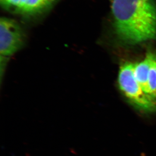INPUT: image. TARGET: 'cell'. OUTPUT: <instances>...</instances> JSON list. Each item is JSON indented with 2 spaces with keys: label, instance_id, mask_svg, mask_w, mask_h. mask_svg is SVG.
Listing matches in <instances>:
<instances>
[{
  "label": "cell",
  "instance_id": "cell-1",
  "mask_svg": "<svg viewBox=\"0 0 156 156\" xmlns=\"http://www.w3.org/2000/svg\"><path fill=\"white\" fill-rule=\"evenodd\" d=\"M114 30L122 43L137 44L156 37L154 0H112Z\"/></svg>",
  "mask_w": 156,
  "mask_h": 156
},
{
  "label": "cell",
  "instance_id": "cell-2",
  "mask_svg": "<svg viewBox=\"0 0 156 156\" xmlns=\"http://www.w3.org/2000/svg\"><path fill=\"white\" fill-rule=\"evenodd\" d=\"M134 63L124 62L120 67L118 76L119 90L130 103L144 113L156 111V102L142 89L134 77Z\"/></svg>",
  "mask_w": 156,
  "mask_h": 156
},
{
  "label": "cell",
  "instance_id": "cell-3",
  "mask_svg": "<svg viewBox=\"0 0 156 156\" xmlns=\"http://www.w3.org/2000/svg\"><path fill=\"white\" fill-rule=\"evenodd\" d=\"M24 42L22 28L16 21L8 18L0 20V53L1 57L11 56L20 49Z\"/></svg>",
  "mask_w": 156,
  "mask_h": 156
},
{
  "label": "cell",
  "instance_id": "cell-4",
  "mask_svg": "<svg viewBox=\"0 0 156 156\" xmlns=\"http://www.w3.org/2000/svg\"><path fill=\"white\" fill-rule=\"evenodd\" d=\"M151 53V52L147 53L146 57L143 60L134 63L133 67V73L135 78L144 91L147 94V80L150 68Z\"/></svg>",
  "mask_w": 156,
  "mask_h": 156
},
{
  "label": "cell",
  "instance_id": "cell-5",
  "mask_svg": "<svg viewBox=\"0 0 156 156\" xmlns=\"http://www.w3.org/2000/svg\"><path fill=\"white\" fill-rule=\"evenodd\" d=\"M55 0H21L18 12L34 14L43 11L53 4Z\"/></svg>",
  "mask_w": 156,
  "mask_h": 156
},
{
  "label": "cell",
  "instance_id": "cell-6",
  "mask_svg": "<svg viewBox=\"0 0 156 156\" xmlns=\"http://www.w3.org/2000/svg\"><path fill=\"white\" fill-rule=\"evenodd\" d=\"M151 56L150 68L147 80L148 94L156 102V55L151 52Z\"/></svg>",
  "mask_w": 156,
  "mask_h": 156
},
{
  "label": "cell",
  "instance_id": "cell-7",
  "mask_svg": "<svg viewBox=\"0 0 156 156\" xmlns=\"http://www.w3.org/2000/svg\"><path fill=\"white\" fill-rule=\"evenodd\" d=\"M1 2L5 7L13 8L17 11L20 5L21 0H1Z\"/></svg>",
  "mask_w": 156,
  "mask_h": 156
}]
</instances>
